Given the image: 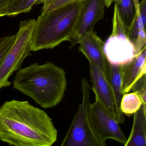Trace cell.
I'll list each match as a JSON object with an SVG mask.
<instances>
[{"label":"cell","instance_id":"1","mask_svg":"<svg viewBox=\"0 0 146 146\" xmlns=\"http://www.w3.org/2000/svg\"><path fill=\"white\" fill-rule=\"evenodd\" d=\"M58 131L43 110L28 101L13 100L0 107V141L14 146H51Z\"/></svg>","mask_w":146,"mask_h":146},{"label":"cell","instance_id":"2","mask_svg":"<svg viewBox=\"0 0 146 146\" xmlns=\"http://www.w3.org/2000/svg\"><path fill=\"white\" fill-rule=\"evenodd\" d=\"M14 89L33 99L44 108L59 104L66 89V73L53 63H33L19 69L13 80Z\"/></svg>","mask_w":146,"mask_h":146},{"label":"cell","instance_id":"3","mask_svg":"<svg viewBox=\"0 0 146 146\" xmlns=\"http://www.w3.org/2000/svg\"><path fill=\"white\" fill-rule=\"evenodd\" d=\"M82 1L79 0L41 13L33 33L31 51L52 49L68 41L73 33Z\"/></svg>","mask_w":146,"mask_h":146},{"label":"cell","instance_id":"4","mask_svg":"<svg viewBox=\"0 0 146 146\" xmlns=\"http://www.w3.org/2000/svg\"><path fill=\"white\" fill-rule=\"evenodd\" d=\"M36 22L35 19L20 22L15 42L0 65V89L11 85L9 78L13 72L21 69L24 60L30 54Z\"/></svg>","mask_w":146,"mask_h":146},{"label":"cell","instance_id":"5","mask_svg":"<svg viewBox=\"0 0 146 146\" xmlns=\"http://www.w3.org/2000/svg\"><path fill=\"white\" fill-rule=\"evenodd\" d=\"M90 87L86 78L81 82L82 102L79 106L61 146H105L92 131L88 117Z\"/></svg>","mask_w":146,"mask_h":146},{"label":"cell","instance_id":"6","mask_svg":"<svg viewBox=\"0 0 146 146\" xmlns=\"http://www.w3.org/2000/svg\"><path fill=\"white\" fill-rule=\"evenodd\" d=\"M88 117L94 134L103 143H106V141L109 139L124 145L126 143L127 139L118 123L96 101L89 106Z\"/></svg>","mask_w":146,"mask_h":146},{"label":"cell","instance_id":"7","mask_svg":"<svg viewBox=\"0 0 146 146\" xmlns=\"http://www.w3.org/2000/svg\"><path fill=\"white\" fill-rule=\"evenodd\" d=\"M72 35L68 41L73 46L88 34L94 31L96 24L101 20L105 13V0H82Z\"/></svg>","mask_w":146,"mask_h":146},{"label":"cell","instance_id":"8","mask_svg":"<svg viewBox=\"0 0 146 146\" xmlns=\"http://www.w3.org/2000/svg\"><path fill=\"white\" fill-rule=\"evenodd\" d=\"M89 64L90 81L95 94L96 101L119 124L123 123L125 121L124 116L116 107L108 79L96 66L90 62Z\"/></svg>","mask_w":146,"mask_h":146},{"label":"cell","instance_id":"9","mask_svg":"<svg viewBox=\"0 0 146 146\" xmlns=\"http://www.w3.org/2000/svg\"><path fill=\"white\" fill-rule=\"evenodd\" d=\"M103 51L108 63L113 65H125L135 57L134 45L127 35H111L104 43Z\"/></svg>","mask_w":146,"mask_h":146},{"label":"cell","instance_id":"10","mask_svg":"<svg viewBox=\"0 0 146 146\" xmlns=\"http://www.w3.org/2000/svg\"><path fill=\"white\" fill-rule=\"evenodd\" d=\"M105 42L93 31L86 36L78 44L79 51L89 62L96 66L108 79L109 63L103 51Z\"/></svg>","mask_w":146,"mask_h":146},{"label":"cell","instance_id":"11","mask_svg":"<svg viewBox=\"0 0 146 146\" xmlns=\"http://www.w3.org/2000/svg\"><path fill=\"white\" fill-rule=\"evenodd\" d=\"M146 0H141L137 5L136 13L127 34L128 39L134 45L135 56L146 46Z\"/></svg>","mask_w":146,"mask_h":146},{"label":"cell","instance_id":"12","mask_svg":"<svg viewBox=\"0 0 146 146\" xmlns=\"http://www.w3.org/2000/svg\"><path fill=\"white\" fill-rule=\"evenodd\" d=\"M146 46L135 56L132 61L123 66L122 92L129 93L134 84L146 74Z\"/></svg>","mask_w":146,"mask_h":146},{"label":"cell","instance_id":"13","mask_svg":"<svg viewBox=\"0 0 146 146\" xmlns=\"http://www.w3.org/2000/svg\"><path fill=\"white\" fill-rule=\"evenodd\" d=\"M146 107L143 104L134 113L133 126L125 146H145L146 143Z\"/></svg>","mask_w":146,"mask_h":146},{"label":"cell","instance_id":"14","mask_svg":"<svg viewBox=\"0 0 146 146\" xmlns=\"http://www.w3.org/2000/svg\"><path fill=\"white\" fill-rule=\"evenodd\" d=\"M123 72V66L113 65L109 63L108 80L113 93L116 107L121 112L120 103L124 95L122 92Z\"/></svg>","mask_w":146,"mask_h":146},{"label":"cell","instance_id":"15","mask_svg":"<svg viewBox=\"0 0 146 146\" xmlns=\"http://www.w3.org/2000/svg\"><path fill=\"white\" fill-rule=\"evenodd\" d=\"M114 2L128 34V29L136 13L139 0H115Z\"/></svg>","mask_w":146,"mask_h":146},{"label":"cell","instance_id":"16","mask_svg":"<svg viewBox=\"0 0 146 146\" xmlns=\"http://www.w3.org/2000/svg\"><path fill=\"white\" fill-rule=\"evenodd\" d=\"M143 104L141 97L135 92L125 94L120 103V110L123 114L130 116L134 114Z\"/></svg>","mask_w":146,"mask_h":146},{"label":"cell","instance_id":"17","mask_svg":"<svg viewBox=\"0 0 146 146\" xmlns=\"http://www.w3.org/2000/svg\"><path fill=\"white\" fill-rule=\"evenodd\" d=\"M38 0H13L7 11L6 16L15 17L21 13L30 12Z\"/></svg>","mask_w":146,"mask_h":146},{"label":"cell","instance_id":"18","mask_svg":"<svg viewBox=\"0 0 146 146\" xmlns=\"http://www.w3.org/2000/svg\"><path fill=\"white\" fill-rule=\"evenodd\" d=\"M16 38V35L6 36L0 38V65L15 42Z\"/></svg>","mask_w":146,"mask_h":146},{"label":"cell","instance_id":"19","mask_svg":"<svg viewBox=\"0 0 146 146\" xmlns=\"http://www.w3.org/2000/svg\"><path fill=\"white\" fill-rule=\"evenodd\" d=\"M131 90L139 95L142 101L143 104L146 106V74L139 78L134 84Z\"/></svg>","mask_w":146,"mask_h":146},{"label":"cell","instance_id":"20","mask_svg":"<svg viewBox=\"0 0 146 146\" xmlns=\"http://www.w3.org/2000/svg\"><path fill=\"white\" fill-rule=\"evenodd\" d=\"M79 0H52L46 5H43L41 13L46 12L60 7L69 3H72Z\"/></svg>","mask_w":146,"mask_h":146},{"label":"cell","instance_id":"21","mask_svg":"<svg viewBox=\"0 0 146 146\" xmlns=\"http://www.w3.org/2000/svg\"><path fill=\"white\" fill-rule=\"evenodd\" d=\"M13 0H0V17L6 16L7 11L9 5Z\"/></svg>","mask_w":146,"mask_h":146},{"label":"cell","instance_id":"22","mask_svg":"<svg viewBox=\"0 0 146 146\" xmlns=\"http://www.w3.org/2000/svg\"><path fill=\"white\" fill-rule=\"evenodd\" d=\"M52 0H38L37 2L36 3L35 5H39L42 4L43 5H46L50 3Z\"/></svg>","mask_w":146,"mask_h":146},{"label":"cell","instance_id":"23","mask_svg":"<svg viewBox=\"0 0 146 146\" xmlns=\"http://www.w3.org/2000/svg\"><path fill=\"white\" fill-rule=\"evenodd\" d=\"M115 0H105L106 1V7H109L111 5L113 2H114Z\"/></svg>","mask_w":146,"mask_h":146}]
</instances>
